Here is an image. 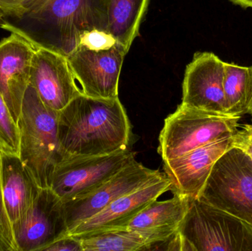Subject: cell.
<instances>
[{
  "label": "cell",
  "instance_id": "cell-1",
  "mask_svg": "<svg viewBox=\"0 0 252 251\" xmlns=\"http://www.w3.org/2000/svg\"><path fill=\"white\" fill-rule=\"evenodd\" d=\"M62 161L112 154L128 148L131 124L119 97L81 94L59 112Z\"/></svg>",
  "mask_w": 252,
  "mask_h": 251
},
{
  "label": "cell",
  "instance_id": "cell-2",
  "mask_svg": "<svg viewBox=\"0 0 252 251\" xmlns=\"http://www.w3.org/2000/svg\"><path fill=\"white\" fill-rule=\"evenodd\" d=\"M109 0H37L21 19L7 21L42 47L68 56L87 31L108 30Z\"/></svg>",
  "mask_w": 252,
  "mask_h": 251
},
{
  "label": "cell",
  "instance_id": "cell-3",
  "mask_svg": "<svg viewBox=\"0 0 252 251\" xmlns=\"http://www.w3.org/2000/svg\"><path fill=\"white\" fill-rule=\"evenodd\" d=\"M164 250L252 251V225L198 198Z\"/></svg>",
  "mask_w": 252,
  "mask_h": 251
},
{
  "label": "cell",
  "instance_id": "cell-4",
  "mask_svg": "<svg viewBox=\"0 0 252 251\" xmlns=\"http://www.w3.org/2000/svg\"><path fill=\"white\" fill-rule=\"evenodd\" d=\"M59 112L47 107L30 85L18 119L19 156L38 187L50 188L62 161L58 137Z\"/></svg>",
  "mask_w": 252,
  "mask_h": 251
},
{
  "label": "cell",
  "instance_id": "cell-5",
  "mask_svg": "<svg viewBox=\"0 0 252 251\" xmlns=\"http://www.w3.org/2000/svg\"><path fill=\"white\" fill-rule=\"evenodd\" d=\"M241 116L216 114L181 104L164 119L158 137V153L163 161L232 136Z\"/></svg>",
  "mask_w": 252,
  "mask_h": 251
},
{
  "label": "cell",
  "instance_id": "cell-6",
  "mask_svg": "<svg viewBox=\"0 0 252 251\" xmlns=\"http://www.w3.org/2000/svg\"><path fill=\"white\" fill-rule=\"evenodd\" d=\"M197 198L252 225V159L232 147L215 163Z\"/></svg>",
  "mask_w": 252,
  "mask_h": 251
},
{
  "label": "cell",
  "instance_id": "cell-7",
  "mask_svg": "<svg viewBox=\"0 0 252 251\" xmlns=\"http://www.w3.org/2000/svg\"><path fill=\"white\" fill-rule=\"evenodd\" d=\"M135 160L129 149L112 154L76 158L59 162L50 188L63 203L90 193Z\"/></svg>",
  "mask_w": 252,
  "mask_h": 251
},
{
  "label": "cell",
  "instance_id": "cell-8",
  "mask_svg": "<svg viewBox=\"0 0 252 251\" xmlns=\"http://www.w3.org/2000/svg\"><path fill=\"white\" fill-rule=\"evenodd\" d=\"M127 53L121 43L103 50L77 47L67 58L82 94L94 98L118 97L120 75Z\"/></svg>",
  "mask_w": 252,
  "mask_h": 251
},
{
  "label": "cell",
  "instance_id": "cell-9",
  "mask_svg": "<svg viewBox=\"0 0 252 251\" xmlns=\"http://www.w3.org/2000/svg\"><path fill=\"white\" fill-rule=\"evenodd\" d=\"M136 159L90 193L63 203L68 233L121 196L140 188L161 174Z\"/></svg>",
  "mask_w": 252,
  "mask_h": 251
},
{
  "label": "cell",
  "instance_id": "cell-10",
  "mask_svg": "<svg viewBox=\"0 0 252 251\" xmlns=\"http://www.w3.org/2000/svg\"><path fill=\"white\" fill-rule=\"evenodd\" d=\"M31 41L35 47V52L30 85L45 106L60 112L75 97L81 95L82 91L74 76L67 56Z\"/></svg>",
  "mask_w": 252,
  "mask_h": 251
},
{
  "label": "cell",
  "instance_id": "cell-11",
  "mask_svg": "<svg viewBox=\"0 0 252 251\" xmlns=\"http://www.w3.org/2000/svg\"><path fill=\"white\" fill-rule=\"evenodd\" d=\"M1 29L9 31L10 35L0 41V92L16 123L30 86L35 47L7 20Z\"/></svg>",
  "mask_w": 252,
  "mask_h": 251
},
{
  "label": "cell",
  "instance_id": "cell-12",
  "mask_svg": "<svg viewBox=\"0 0 252 251\" xmlns=\"http://www.w3.org/2000/svg\"><path fill=\"white\" fill-rule=\"evenodd\" d=\"M224 63L211 52L195 53L185 70L182 104L209 113L228 115L223 89Z\"/></svg>",
  "mask_w": 252,
  "mask_h": 251
},
{
  "label": "cell",
  "instance_id": "cell-13",
  "mask_svg": "<svg viewBox=\"0 0 252 251\" xmlns=\"http://www.w3.org/2000/svg\"><path fill=\"white\" fill-rule=\"evenodd\" d=\"M17 251H43L67 235L63 203L50 188L41 189L26 218L12 228Z\"/></svg>",
  "mask_w": 252,
  "mask_h": 251
},
{
  "label": "cell",
  "instance_id": "cell-14",
  "mask_svg": "<svg viewBox=\"0 0 252 251\" xmlns=\"http://www.w3.org/2000/svg\"><path fill=\"white\" fill-rule=\"evenodd\" d=\"M233 135L201 146L179 157L163 161L164 174L171 182L170 191L173 194L197 198L215 163L233 147Z\"/></svg>",
  "mask_w": 252,
  "mask_h": 251
},
{
  "label": "cell",
  "instance_id": "cell-15",
  "mask_svg": "<svg viewBox=\"0 0 252 251\" xmlns=\"http://www.w3.org/2000/svg\"><path fill=\"white\" fill-rule=\"evenodd\" d=\"M170 180L165 174L161 173L140 188L114 200L101 212L77 225L66 236L123 228L132 218L160 196L170 191Z\"/></svg>",
  "mask_w": 252,
  "mask_h": 251
},
{
  "label": "cell",
  "instance_id": "cell-16",
  "mask_svg": "<svg viewBox=\"0 0 252 251\" xmlns=\"http://www.w3.org/2000/svg\"><path fill=\"white\" fill-rule=\"evenodd\" d=\"M172 198L156 200L132 218L123 228L140 233L154 246L168 241L179 229L191 201L193 199L182 195L173 194Z\"/></svg>",
  "mask_w": 252,
  "mask_h": 251
},
{
  "label": "cell",
  "instance_id": "cell-17",
  "mask_svg": "<svg viewBox=\"0 0 252 251\" xmlns=\"http://www.w3.org/2000/svg\"><path fill=\"white\" fill-rule=\"evenodd\" d=\"M1 185L4 210L13 228L31 212L41 189L19 156L3 152Z\"/></svg>",
  "mask_w": 252,
  "mask_h": 251
},
{
  "label": "cell",
  "instance_id": "cell-18",
  "mask_svg": "<svg viewBox=\"0 0 252 251\" xmlns=\"http://www.w3.org/2000/svg\"><path fill=\"white\" fill-rule=\"evenodd\" d=\"M149 0H109L108 31L128 51Z\"/></svg>",
  "mask_w": 252,
  "mask_h": 251
},
{
  "label": "cell",
  "instance_id": "cell-19",
  "mask_svg": "<svg viewBox=\"0 0 252 251\" xmlns=\"http://www.w3.org/2000/svg\"><path fill=\"white\" fill-rule=\"evenodd\" d=\"M224 89L227 113L242 116L250 113L252 105L251 66L224 63Z\"/></svg>",
  "mask_w": 252,
  "mask_h": 251
},
{
  "label": "cell",
  "instance_id": "cell-20",
  "mask_svg": "<svg viewBox=\"0 0 252 251\" xmlns=\"http://www.w3.org/2000/svg\"><path fill=\"white\" fill-rule=\"evenodd\" d=\"M81 243L82 251H150L151 245L138 231L115 228L72 236Z\"/></svg>",
  "mask_w": 252,
  "mask_h": 251
},
{
  "label": "cell",
  "instance_id": "cell-21",
  "mask_svg": "<svg viewBox=\"0 0 252 251\" xmlns=\"http://www.w3.org/2000/svg\"><path fill=\"white\" fill-rule=\"evenodd\" d=\"M0 150L3 153H19V132L8 107L0 92Z\"/></svg>",
  "mask_w": 252,
  "mask_h": 251
},
{
  "label": "cell",
  "instance_id": "cell-22",
  "mask_svg": "<svg viewBox=\"0 0 252 251\" xmlns=\"http://www.w3.org/2000/svg\"><path fill=\"white\" fill-rule=\"evenodd\" d=\"M118 43H119L118 40L109 31L94 29L84 32L80 37L78 47L92 50H103L111 48Z\"/></svg>",
  "mask_w": 252,
  "mask_h": 251
},
{
  "label": "cell",
  "instance_id": "cell-23",
  "mask_svg": "<svg viewBox=\"0 0 252 251\" xmlns=\"http://www.w3.org/2000/svg\"><path fill=\"white\" fill-rule=\"evenodd\" d=\"M1 151L0 150V251H17L11 225L4 210L1 185Z\"/></svg>",
  "mask_w": 252,
  "mask_h": 251
},
{
  "label": "cell",
  "instance_id": "cell-24",
  "mask_svg": "<svg viewBox=\"0 0 252 251\" xmlns=\"http://www.w3.org/2000/svg\"><path fill=\"white\" fill-rule=\"evenodd\" d=\"M37 0H0V15L6 20L16 21L23 17Z\"/></svg>",
  "mask_w": 252,
  "mask_h": 251
},
{
  "label": "cell",
  "instance_id": "cell-25",
  "mask_svg": "<svg viewBox=\"0 0 252 251\" xmlns=\"http://www.w3.org/2000/svg\"><path fill=\"white\" fill-rule=\"evenodd\" d=\"M241 128L234 134L233 147L244 150L252 159V125L246 124Z\"/></svg>",
  "mask_w": 252,
  "mask_h": 251
},
{
  "label": "cell",
  "instance_id": "cell-26",
  "mask_svg": "<svg viewBox=\"0 0 252 251\" xmlns=\"http://www.w3.org/2000/svg\"><path fill=\"white\" fill-rule=\"evenodd\" d=\"M43 251H82V248L78 239L66 236L49 245Z\"/></svg>",
  "mask_w": 252,
  "mask_h": 251
},
{
  "label": "cell",
  "instance_id": "cell-27",
  "mask_svg": "<svg viewBox=\"0 0 252 251\" xmlns=\"http://www.w3.org/2000/svg\"><path fill=\"white\" fill-rule=\"evenodd\" d=\"M229 1L244 8H252V0H229Z\"/></svg>",
  "mask_w": 252,
  "mask_h": 251
},
{
  "label": "cell",
  "instance_id": "cell-28",
  "mask_svg": "<svg viewBox=\"0 0 252 251\" xmlns=\"http://www.w3.org/2000/svg\"><path fill=\"white\" fill-rule=\"evenodd\" d=\"M6 22V19H4V17H3L2 16H1L0 15V28H1V27L3 26V25H4V23Z\"/></svg>",
  "mask_w": 252,
  "mask_h": 251
},
{
  "label": "cell",
  "instance_id": "cell-29",
  "mask_svg": "<svg viewBox=\"0 0 252 251\" xmlns=\"http://www.w3.org/2000/svg\"><path fill=\"white\" fill-rule=\"evenodd\" d=\"M251 66V69H252V66ZM249 114L252 115V105L251 106V109H250V113H249Z\"/></svg>",
  "mask_w": 252,
  "mask_h": 251
}]
</instances>
